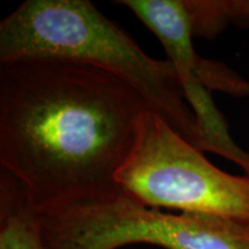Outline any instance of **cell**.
<instances>
[{
	"instance_id": "obj_2",
	"label": "cell",
	"mask_w": 249,
	"mask_h": 249,
	"mask_svg": "<svg viewBox=\"0 0 249 249\" xmlns=\"http://www.w3.org/2000/svg\"><path fill=\"white\" fill-rule=\"evenodd\" d=\"M33 58L107 71L135 89L151 110L202 151L200 127L173 65L148 55L88 0H27L1 21L0 62Z\"/></svg>"
},
{
	"instance_id": "obj_3",
	"label": "cell",
	"mask_w": 249,
	"mask_h": 249,
	"mask_svg": "<svg viewBox=\"0 0 249 249\" xmlns=\"http://www.w3.org/2000/svg\"><path fill=\"white\" fill-rule=\"evenodd\" d=\"M116 181L152 209L249 223V176L218 169L152 110L140 117Z\"/></svg>"
},
{
	"instance_id": "obj_1",
	"label": "cell",
	"mask_w": 249,
	"mask_h": 249,
	"mask_svg": "<svg viewBox=\"0 0 249 249\" xmlns=\"http://www.w3.org/2000/svg\"><path fill=\"white\" fill-rule=\"evenodd\" d=\"M148 110L135 89L89 65L0 62L2 171L22 186L37 213L113 194Z\"/></svg>"
},
{
	"instance_id": "obj_7",
	"label": "cell",
	"mask_w": 249,
	"mask_h": 249,
	"mask_svg": "<svg viewBox=\"0 0 249 249\" xmlns=\"http://www.w3.org/2000/svg\"><path fill=\"white\" fill-rule=\"evenodd\" d=\"M193 37L213 39L230 26L225 0H183Z\"/></svg>"
},
{
	"instance_id": "obj_5",
	"label": "cell",
	"mask_w": 249,
	"mask_h": 249,
	"mask_svg": "<svg viewBox=\"0 0 249 249\" xmlns=\"http://www.w3.org/2000/svg\"><path fill=\"white\" fill-rule=\"evenodd\" d=\"M148 27L166 52L181 83L183 95L201 130V150L227 158L249 173V152L236 145L225 118L211 98V91L248 97L249 81L222 62L202 58L193 46V34L183 0H120Z\"/></svg>"
},
{
	"instance_id": "obj_9",
	"label": "cell",
	"mask_w": 249,
	"mask_h": 249,
	"mask_svg": "<svg viewBox=\"0 0 249 249\" xmlns=\"http://www.w3.org/2000/svg\"><path fill=\"white\" fill-rule=\"evenodd\" d=\"M248 176H249V174H248Z\"/></svg>"
},
{
	"instance_id": "obj_8",
	"label": "cell",
	"mask_w": 249,
	"mask_h": 249,
	"mask_svg": "<svg viewBox=\"0 0 249 249\" xmlns=\"http://www.w3.org/2000/svg\"><path fill=\"white\" fill-rule=\"evenodd\" d=\"M230 23L249 29V0H225Z\"/></svg>"
},
{
	"instance_id": "obj_6",
	"label": "cell",
	"mask_w": 249,
	"mask_h": 249,
	"mask_svg": "<svg viewBox=\"0 0 249 249\" xmlns=\"http://www.w3.org/2000/svg\"><path fill=\"white\" fill-rule=\"evenodd\" d=\"M0 249H44L36 211L22 186L5 171L0 180Z\"/></svg>"
},
{
	"instance_id": "obj_4",
	"label": "cell",
	"mask_w": 249,
	"mask_h": 249,
	"mask_svg": "<svg viewBox=\"0 0 249 249\" xmlns=\"http://www.w3.org/2000/svg\"><path fill=\"white\" fill-rule=\"evenodd\" d=\"M37 216L44 249H119L138 244L164 249H249V223L165 213L141 204L123 189Z\"/></svg>"
}]
</instances>
